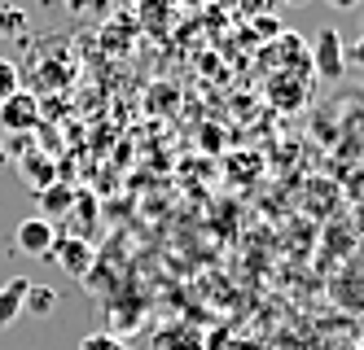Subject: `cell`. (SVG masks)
I'll return each instance as SVG.
<instances>
[{
	"label": "cell",
	"instance_id": "cell-1",
	"mask_svg": "<svg viewBox=\"0 0 364 350\" xmlns=\"http://www.w3.org/2000/svg\"><path fill=\"white\" fill-rule=\"evenodd\" d=\"M311 70H316L321 79H343L347 75V44H343V31H333V26H321L316 40H311Z\"/></svg>",
	"mask_w": 364,
	"mask_h": 350
},
{
	"label": "cell",
	"instance_id": "cell-2",
	"mask_svg": "<svg viewBox=\"0 0 364 350\" xmlns=\"http://www.w3.org/2000/svg\"><path fill=\"white\" fill-rule=\"evenodd\" d=\"M36 123H40V101L27 88H18L14 97L0 101V127H5L9 136H27Z\"/></svg>",
	"mask_w": 364,
	"mask_h": 350
},
{
	"label": "cell",
	"instance_id": "cell-3",
	"mask_svg": "<svg viewBox=\"0 0 364 350\" xmlns=\"http://www.w3.org/2000/svg\"><path fill=\"white\" fill-rule=\"evenodd\" d=\"M53 241H58V228L40 219V214H31V219H22L14 228V246L22 254H31V258H48V250H53Z\"/></svg>",
	"mask_w": 364,
	"mask_h": 350
},
{
	"label": "cell",
	"instance_id": "cell-4",
	"mask_svg": "<svg viewBox=\"0 0 364 350\" xmlns=\"http://www.w3.org/2000/svg\"><path fill=\"white\" fill-rule=\"evenodd\" d=\"M48 258L62 263L70 276H88V267H92V246H88L84 236H58L53 250H48Z\"/></svg>",
	"mask_w": 364,
	"mask_h": 350
},
{
	"label": "cell",
	"instance_id": "cell-5",
	"mask_svg": "<svg viewBox=\"0 0 364 350\" xmlns=\"http://www.w3.org/2000/svg\"><path fill=\"white\" fill-rule=\"evenodd\" d=\"M136 22L149 35H167L180 22V0H136Z\"/></svg>",
	"mask_w": 364,
	"mask_h": 350
},
{
	"label": "cell",
	"instance_id": "cell-6",
	"mask_svg": "<svg viewBox=\"0 0 364 350\" xmlns=\"http://www.w3.org/2000/svg\"><path fill=\"white\" fill-rule=\"evenodd\" d=\"M70 210H75V188H70V184H62V175H58L53 184H48V188H40V219L53 224L58 214L66 219Z\"/></svg>",
	"mask_w": 364,
	"mask_h": 350
},
{
	"label": "cell",
	"instance_id": "cell-7",
	"mask_svg": "<svg viewBox=\"0 0 364 350\" xmlns=\"http://www.w3.org/2000/svg\"><path fill=\"white\" fill-rule=\"evenodd\" d=\"M27 276H9L0 285V329H14L22 319V298H27Z\"/></svg>",
	"mask_w": 364,
	"mask_h": 350
},
{
	"label": "cell",
	"instance_id": "cell-8",
	"mask_svg": "<svg viewBox=\"0 0 364 350\" xmlns=\"http://www.w3.org/2000/svg\"><path fill=\"white\" fill-rule=\"evenodd\" d=\"M53 311H58V289H53V285L31 280V285H27V298H22V315H31V319H48Z\"/></svg>",
	"mask_w": 364,
	"mask_h": 350
},
{
	"label": "cell",
	"instance_id": "cell-9",
	"mask_svg": "<svg viewBox=\"0 0 364 350\" xmlns=\"http://www.w3.org/2000/svg\"><path fill=\"white\" fill-rule=\"evenodd\" d=\"M18 171H22V180H27V184L36 188V193H40V188H48V184L58 180V167L48 163L44 153H31V149H27V158H18Z\"/></svg>",
	"mask_w": 364,
	"mask_h": 350
},
{
	"label": "cell",
	"instance_id": "cell-10",
	"mask_svg": "<svg viewBox=\"0 0 364 350\" xmlns=\"http://www.w3.org/2000/svg\"><path fill=\"white\" fill-rule=\"evenodd\" d=\"M154 346H159V350H206V346H202V333L189 329V324H171V329H163Z\"/></svg>",
	"mask_w": 364,
	"mask_h": 350
},
{
	"label": "cell",
	"instance_id": "cell-11",
	"mask_svg": "<svg viewBox=\"0 0 364 350\" xmlns=\"http://www.w3.org/2000/svg\"><path fill=\"white\" fill-rule=\"evenodd\" d=\"M18 35H27V9L0 5V40H18Z\"/></svg>",
	"mask_w": 364,
	"mask_h": 350
},
{
	"label": "cell",
	"instance_id": "cell-12",
	"mask_svg": "<svg viewBox=\"0 0 364 350\" xmlns=\"http://www.w3.org/2000/svg\"><path fill=\"white\" fill-rule=\"evenodd\" d=\"M22 88V70L9 62V58H0V101H5V97H14Z\"/></svg>",
	"mask_w": 364,
	"mask_h": 350
},
{
	"label": "cell",
	"instance_id": "cell-13",
	"mask_svg": "<svg viewBox=\"0 0 364 350\" xmlns=\"http://www.w3.org/2000/svg\"><path fill=\"white\" fill-rule=\"evenodd\" d=\"M66 9L75 18H106L110 13V0H66Z\"/></svg>",
	"mask_w": 364,
	"mask_h": 350
},
{
	"label": "cell",
	"instance_id": "cell-14",
	"mask_svg": "<svg viewBox=\"0 0 364 350\" xmlns=\"http://www.w3.org/2000/svg\"><path fill=\"white\" fill-rule=\"evenodd\" d=\"M80 350H127V346L119 337H110V333H92V337L80 341Z\"/></svg>",
	"mask_w": 364,
	"mask_h": 350
},
{
	"label": "cell",
	"instance_id": "cell-15",
	"mask_svg": "<svg viewBox=\"0 0 364 350\" xmlns=\"http://www.w3.org/2000/svg\"><path fill=\"white\" fill-rule=\"evenodd\" d=\"M347 66H351V70H364V31L347 44Z\"/></svg>",
	"mask_w": 364,
	"mask_h": 350
},
{
	"label": "cell",
	"instance_id": "cell-16",
	"mask_svg": "<svg viewBox=\"0 0 364 350\" xmlns=\"http://www.w3.org/2000/svg\"><path fill=\"white\" fill-rule=\"evenodd\" d=\"M325 5H333V9H355L360 0H325Z\"/></svg>",
	"mask_w": 364,
	"mask_h": 350
},
{
	"label": "cell",
	"instance_id": "cell-17",
	"mask_svg": "<svg viewBox=\"0 0 364 350\" xmlns=\"http://www.w3.org/2000/svg\"><path fill=\"white\" fill-rule=\"evenodd\" d=\"M215 5H224V9H237V5H242V0H215Z\"/></svg>",
	"mask_w": 364,
	"mask_h": 350
},
{
	"label": "cell",
	"instance_id": "cell-18",
	"mask_svg": "<svg viewBox=\"0 0 364 350\" xmlns=\"http://www.w3.org/2000/svg\"><path fill=\"white\" fill-rule=\"evenodd\" d=\"M285 5V0H264V9H281Z\"/></svg>",
	"mask_w": 364,
	"mask_h": 350
},
{
	"label": "cell",
	"instance_id": "cell-19",
	"mask_svg": "<svg viewBox=\"0 0 364 350\" xmlns=\"http://www.w3.org/2000/svg\"><path fill=\"white\" fill-rule=\"evenodd\" d=\"M185 5H189V9H193V5H206V0H180V9H185Z\"/></svg>",
	"mask_w": 364,
	"mask_h": 350
},
{
	"label": "cell",
	"instance_id": "cell-20",
	"mask_svg": "<svg viewBox=\"0 0 364 350\" xmlns=\"http://www.w3.org/2000/svg\"><path fill=\"white\" fill-rule=\"evenodd\" d=\"M285 5H290V9H299V5H311V0H285Z\"/></svg>",
	"mask_w": 364,
	"mask_h": 350
},
{
	"label": "cell",
	"instance_id": "cell-21",
	"mask_svg": "<svg viewBox=\"0 0 364 350\" xmlns=\"http://www.w3.org/2000/svg\"><path fill=\"white\" fill-rule=\"evenodd\" d=\"M0 163H5V149H0Z\"/></svg>",
	"mask_w": 364,
	"mask_h": 350
}]
</instances>
